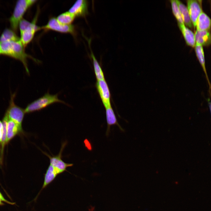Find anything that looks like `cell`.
<instances>
[{
	"instance_id": "13",
	"label": "cell",
	"mask_w": 211,
	"mask_h": 211,
	"mask_svg": "<svg viewBox=\"0 0 211 211\" xmlns=\"http://www.w3.org/2000/svg\"><path fill=\"white\" fill-rule=\"evenodd\" d=\"M194 47L197 57L205 73L207 81L208 83L209 92L210 94L211 84L208 76L205 67V59L203 47L199 44H196Z\"/></svg>"
},
{
	"instance_id": "20",
	"label": "cell",
	"mask_w": 211,
	"mask_h": 211,
	"mask_svg": "<svg viewBox=\"0 0 211 211\" xmlns=\"http://www.w3.org/2000/svg\"><path fill=\"white\" fill-rule=\"evenodd\" d=\"M75 17L74 15L68 11L60 14L56 18L61 23L69 25L72 24Z\"/></svg>"
},
{
	"instance_id": "21",
	"label": "cell",
	"mask_w": 211,
	"mask_h": 211,
	"mask_svg": "<svg viewBox=\"0 0 211 211\" xmlns=\"http://www.w3.org/2000/svg\"><path fill=\"white\" fill-rule=\"evenodd\" d=\"M173 13L177 19L178 23L184 24L180 10L176 0H170Z\"/></svg>"
},
{
	"instance_id": "26",
	"label": "cell",
	"mask_w": 211,
	"mask_h": 211,
	"mask_svg": "<svg viewBox=\"0 0 211 211\" xmlns=\"http://www.w3.org/2000/svg\"><path fill=\"white\" fill-rule=\"evenodd\" d=\"M2 202V201L0 197V206L3 205H4V203Z\"/></svg>"
},
{
	"instance_id": "10",
	"label": "cell",
	"mask_w": 211,
	"mask_h": 211,
	"mask_svg": "<svg viewBox=\"0 0 211 211\" xmlns=\"http://www.w3.org/2000/svg\"><path fill=\"white\" fill-rule=\"evenodd\" d=\"M24 134L22 127L8 118L7 124L6 144H7L17 135Z\"/></svg>"
},
{
	"instance_id": "24",
	"label": "cell",
	"mask_w": 211,
	"mask_h": 211,
	"mask_svg": "<svg viewBox=\"0 0 211 211\" xmlns=\"http://www.w3.org/2000/svg\"><path fill=\"white\" fill-rule=\"evenodd\" d=\"M0 197L2 201H3L4 202H5L6 203L8 204L11 205H14L16 203H15L14 202H11L10 201H9L7 200L4 197V196H3L2 194L0 192Z\"/></svg>"
},
{
	"instance_id": "22",
	"label": "cell",
	"mask_w": 211,
	"mask_h": 211,
	"mask_svg": "<svg viewBox=\"0 0 211 211\" xmlns=\"http://www.w3.org/2000/svg\"><path fill=\"white\" fill-rule=\"evenodd\" d=\"M4 132V128L2 121L0 120V146L1 145Z\"/></svg>"
},
{
	"instance_id": "12",
	"label": "cell",
	"mask_w": 211,
	"mask_h": 211,
	"mask_svg": "<svg viewBox=\"0 0 211 211\" xmlns=\"http://www.w3.org/2000/svg\"><path fill=\"white\" fill-rule=\"evenodd\" d=\"M196 44L203 47L208 46L211 45V33L210 31L196 30L195 33Z\"/></svg>"
},
{
	"instance_id": "8",
	"label": "cell",
	"mask_w": 211,
	"mask_h": 211,
	"mask_svg": "<svg viewBox=\"0 0 211 211\" xmlns=\"http://www.w3.org/2000/svg\"><path fill=\"white\" fill-rule=\"evenodd\" d=\"M187 8L193 28H195L197 20L200 13L203 11L202 7V1L188 0L187 1Z\"/></svg>"
},
{
	"instance_id": "14",
	"label": "cell",
	"mask_w": 211,
	"mask_h": 211,
	"mask_svg": "<svg viewBox=\"0 0 211 211\" xmlns=\"http://www.w3.org/2000/svg\"><path fill=\"white\" fill-rule=\"evenodd\" d=\"M106 109V115L107 127L106 132V135H109L110 131L111 126L116 125L122 131L124 132V130L121 127L117 121L114 112L111 106L108 107Z\"/></svg>"
},
{
	"instance_id": "19",
	"label": "cell",
	"mask_w": 211,
	"mask_h": 211,
	"mask_svg": "<svg viewBox=\"0 0 211 211\" xmlns=\"http://www.w3.org/2000/svg\"><path fill=\"white\" fill-rule=\"evenodd\" d=\"M20 40L13 30L6 29L0 37V42L8 41H16Z\"/></svg>"
},
{
	"instance_id": "3",
	"label": "cell",
	"mask_w": 211,
	"mask_h": 211,
	"mask_svg": "<svg viewBox=\"0 0 211 211\" xmlns=\"http://www.w3.org/2000/svg\"><path fill=\"white\" fill-rule=\"evenodd\" d=\"M37 1L36 0H20L17 1L9 20L11 26L14 31H17L20 21L27 9Z\"/></svg>"
},
{
	"instance_id": "25",
	"label": "cell",
	"mask_w": 211,
	"mask_h": 211,
	"mask_svg": "<svg viewBox=\"0 0 211 211\" xmlns=\"http://www.w3.org/2000/svg\"><path fill=\"white\" fill-rule=\"evenodd\" d=\"M207 101L211 115V101L209 98H208L207 99Z\"/></svg>"
},
{
	"instance_id": "11",
	"label": "cell",
	"mask_w": 211,
	"mask_h": 211,
	"mask_svg": "<svg viewBox=\"0 0 211 211\" xmlns=\"http://www.w3.org/2000/svg\"><path fill=\"white\" fill-rule=\"evenodd\" d=\"M88 3L86 0L76 1L69 11L76 17H85L88 13Z\"/></svg>"
},
{
	"instance_id": "18",
	"label": "cell",
	"mask_w": 211,
	"mask_h": 211,
	"mask_svg": "<svg viewBox=\"0 0 211 211\" xmlns=\"http://www.w3.org/2000/svg\"><path fill=\"white\" fill-rule=\"evenodd\" d=\"M88 42L91 51V56L92 58L95 74L97 81L105 79L104 74L100 65L93 54L90 45V40H88Z\"/></svg>"
},
{
	"instance_id": "1",
	"label": "cell",
	"mask_w": 211,
	"mask_h": 211,
	"mask_svg": "<svg viewBox=\"0 0 211 211\" xmlns=\"http://www.w3.org/2000/svg\"><path fill=\"white\" fill-rule=\"evenodd\" d=\"M24 47L20 40L16 41L0 42V50L1 54L11 57L20 61L23 64L26 73L29 75L27 58H30L37 63L39 62L40 61L27 54L25 51Z\"/></svg>"
},
{
	"instance_id": "9",
	"label": "cell",
	"mask_w": 211,
	"mask_h": 211,
	"mask_svg": "<svg viewBox=\"0 0 211 211\" xmlns=\"http://www.w3.org/2000/svg\"><path fill=\"white\" fill-rule=\"evenodd\" d=\"M37 18L36 17L29 26L20 33V40L24 46L25 47L33 39L35 33L40 30V27L36 24Z\"/></svg>"
},
{
	"instance_id": "17",
	"label": "cell",
	"mask_w": 211,
	"mask_h": 211,
	"mask_svg": "<svg viewBox=\"0 0 211 211\" xmlns=\"http://www.w3.org/2000/svg\"><path fill=\"white\" fill-rule=\"evenodd\" d=\"M185 25L191 29L193 28L187 7L181 1L176 0Z\"/></svg>"
},
{
	"instance_id": "27",
	"label": "cell",
	"mask_w": 211,
	"mask_h": 211,
	"mask_svg": "<svg viewBox=\"0 0 211 211\" xmlns=\"http://www.w3.org/2000/svg\"><path fill=\"white\" fill-rule=\"evenodd\" d=\"M1 51H0V55H1Z\"/></svg>"
},
{
	"instance_id": "15",
	"label": "cell",
	"mask_w": 211,
	"mask_h": 211,
	"mask_svg": "<svg viewBox=\"0 0 211 211\" xmlns=\"http://www.w3.org/2000/svg\"><path fill=\"white\" fill-rule=\"evenodd\" d=\"M195 28L197 30L210 31L211 19L203 11L198 18Z\"/></svg>"
},
{
	"instance_id": "2",
	"label": "cell",
	"mask_w": 211,
	"mask_h": 211,
	"mask_svg": "<svg viewBox=\"0 0 211 211\" xmlns=\"http://www.w3.org/2000/svg\"><path fill=\"white\" fill-rule=\"evenodd\" d=\"M56 103H66L58 98V94H50L48 92L41 97L28 104L24 109L25 113L40 110Z\"/></svg>"
},
{
	"instance_id": "4",
	"label": "cell",
	"mask_w": 211,
	"mask_h": 211,
	"mask_svg": "<svg viewBox=\"0 0 211 211\" xmlns=\"http://www.w3.org/2000/svg\"><path fill=\"white\" fill-rule=\"evenodd\" d=\"M16 95L15 93L11 94L9 105L5 113L9 119L14 122L21 127H22V123L25 113L24 109L15 104L14 100Z\"/></svg>"
},
{
	"instance_id": "7",
	"label": "cell",
	"mask_w": 211,
	"mask_h": 211,
	"mask_svg": "<svg viewBox=\"0 0 211 211\" xmlns=\"http://www.w3.org/2000/svg\"><path fill=\"white\" fill-rule=\"evenodd\" d=\"M96 85L102 102L105 108L111 106L110 93L105 79L97 81Z\"/></svg>"
},
{
	"instance_id": "23",
	"label": "cell",
	"mask_w": 211,
	"mask_h": 211,
	"mask_svg": "<svg viewBox=\"0 0 211 211\" xmlns=\"http://www.w3.org/2000/svg\"><path fill=\"white\" fill-rule=\"evenodd\" d=\"M84 143L86 147L89 150L91 151L92 150V147L91 143L87 139H85L84 141Z\"/></svg>"
},
{
	"instance_id": "16",
	"label": "cell",
	"mask_w": 211,
	"mask_h": 211,
	"mask_svg": "<svg viewBox=\"0 0 211 211\" xmlns=\"http://www.w3.org/2000/svg\"><path fill=\"white\" fill-rule=\"evenodd\" d=\"M178 25L186 44L189 46L194 47L196 44L195 33L184 24L178 23Z\"/></svg>"
},
{
	"instance_id": "5",
	"label": "cell",
	"mask_w": 211,
	"mask_h": 211,
	"mask_svg": "<svg viewBox=\"0 0 211 211\" xmlns=\"http://www.w3.org/2000/svg\"><path fill=\"white\" fill-rule=\"evenodd\" d=\"M40 28V30H52L62 33H70L74 35L75 34V27L73 25L62 24L55 17L50 19L46 24Z\"/></svg>"
},
{
	"instance_id": "6",
	"label": "cell",
	"mask_w": 211,
	"mask_h": 211,
	"mask_svg": "<svg viewBox=\"0 0 211 211\" xmlns=\"http://www.w3.org/2000/svg\"><path fill=\"white\" fill-rule=\"evenodd\" d=\"M67 142L65 141L62 143L59 153L56 155L51 156L41 150V152L49 158L50 161V164L58 170L61 173L67 171V168L72 166L73 165V164L72 163H65L62 159V152L67 145Z\"/></svg>"
}]
</instances>
